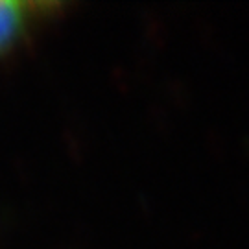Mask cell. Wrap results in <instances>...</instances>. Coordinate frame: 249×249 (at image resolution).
<instances>
[{
  "mask_svg": "<svg viewBox=\"0 0 249 249\" xmlns=\"http://www.w3.org/2000/svg\"><path fill=\"white\" fill-rule=\"evenodd\" d=\"M43 4L22 0H0V53L15 45L39 15Z\"/></svg>",
  "mask_w": 249,
  "mask_h": 249,
  "instance_id": "1",
  "label": "cell"
}]
</instances>
